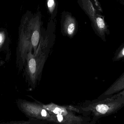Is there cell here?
Segmentation results:
<instances>
[{
  "instance_id": "1",
  "label": "cell",
  "mask_w": 124,
  "mask_h": 124,
  "mask_svg": "<svg viewBox=\"0 0 124 124\" xmlns=\"http://www.w3.org/2000/svg\"><path fill=\"white\" fill-rule=\"evenodd\" d=\"M54 35H41L38 48L34 54L29 52L25 63V75L29 86L34 89L39 83L42 71L55 40Z\"/></svg>"
},
{
  "instance_id": "2",
  "label": "cell",
  "mask_w": 124,
  "mask_h": 124,
  "mask_svg": "<svg viewBox=\"0 0 124 124\" xmlns=\"http://www.w3.org/2000/svg\"><path fill=\"white\" fill-rule=\"evenodd\" d=\"M124 107V89L112 95L98 99L82 108L83 110L91 113L92 124L99 119L117 113Z\"/></svg>"
},
{
  "instance_id": "3",
  "label": "cell",
  "mask_w": 124,
  "mask_h": 124,
  "mask_svg": "<svg viewBox=\"0 0 124 124\" xmlns=\"http://www.w3.org/2000/svg\"><path fill=\"white\" fill-rule=\"evenodd\" d=\"M44 108L50 111L55 116L58 124H78L79 116L73 112L74 110L69 109V107L57 105L54 103L43 105Z\"/></svg>"
},
{
  "instance_id": "4",
  "label": "cell",
  "mask_w": 124,
  "mask_h": 124,
  "mask_svg": "<svg viewBox=\"0 0 124 124\" xmlns=\"http://www.w3.org/2000/svg\"><path fill=\"white\" fill-rule=\"evenodd\" d=\"M124 89V73L104 93L98 98H103L112 95Z\"/></svg>"
},
{
  "instance_id": "5",
  "label": "cell",
  "mask_w": 124,
  "mask_h": 124,
  "mask_svg": "<svg viewBox=\"0 0 124 124\" xmlns=\"http://www.w3.org/2000/svg\"><path fill=\"white\" fill-rule=\"evenodd\" d=\"M38 120L29 119L28 121H11L0 123V124H33Z\"/></svg>"
},
{
  "instance_id": "6",
  "label": "cell",
  "mask_w": 124,
  "mask_h": 124,
  "mask_svg": "<svg viewBox=\"0 0 124 124\" xmlns=\"http://www.w3.org/2000/svg\"><path fill=\"white\" fill-rule=\"evenodd\" d=\"M124 57V44L122 46V48H121L119 51L116 54V55L114 57V60L115 61L119 60L122 58Z\"/></svg>"
},
{
  "instance_id": "7",
  "label": "cell",
  "mask_w": 124,
  "mask_h": 124,
  "mask_svg": "<svg viewBox=\"0 0 124 124\" xmlns=\"http://www.w3.org/2000/svg\"><path fill=\"white\" fill-rule=\"evenodd\" d=\"M4 40V35L3 33L0 32V46L3 44Z\"/></svg>"
},
{
  "instance_id": "8",
  "label": "cell",
  "mask_w": 124,
  "mask_h": 124,
  "mask_svg": "<svg viewBox=\"0 0 124 124\" xmlns=\"http://www.w3.org/2000/svg\"><path fill=\"white\" fill-rule=\"evenodd\" d=\"M33 124H57L51 122H47L42 121H38Z\"/></svg>"
},
{
  "instance_id": "9",
  "label": "cell",
  "mask_w": 124,
  "mask_h": 124,
  "mask_svg": "<svg viewBox=\"0 0 124 124\" xmlns=\"http://www.w3.org/2000/svg\"><path fill=\"white\" fill-rule=\"evenodd\" d=\"M47 4H48L49 8H52L54 4V0H48Z\"/></svg>"
}]
</instances>
